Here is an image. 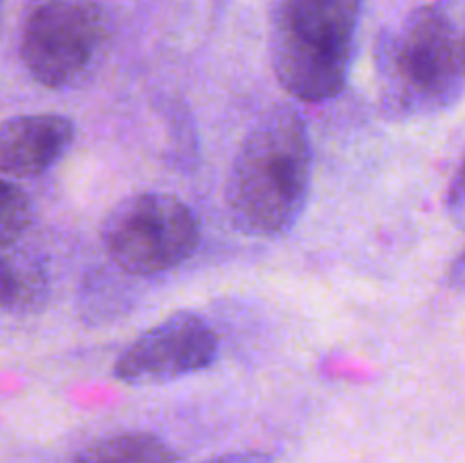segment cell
I'll list each match as a JSON object with an SVG mask.
<instances>
[{"label": "cell", "mask_w": 465, "mask_h": 463, "mask_svg": "<svg viewBox=\"0 0 465 463\" xmlns=\"http://www.w3.org/2000/svg\"><path fill=\"white\" fill-rule=\"evenodd\" d=\"M313 180L309 125L293 104L266 109L236 148L225 180L230 222L252 239H282L307 209Z\"/></svg>", "instance_id": "cell-1"}, {"label": "cell", "mask_w": 465, "mask_h": 463, "mask_svg": "<svg viewBox=\"0 0 465 463\" xmlns=\"http://www.w3.org/2000/svg\"><path fill=\"white\" fill-rule=\"evenodd\" d=\"M75 141V123L62 113H21L0 123V177L25 180L57 166Z\"/></svg>", "instance_id": "cell-7"}, {"label": "cell", "mask_w": 465, "mask_h": 463, "mask_svg": "<svg viewBox=\"0 0 465 463\" xmlns=\"http://www.w3.org/2000/svg\"><path fill=\"white\" fill-rule=\"evenodd\" d=\"M465 91V16L457 5L413 9L377 48V104L386 121L439 116Z\"/></svg>", "instance_id": "cell-2"}, {"label": "cell", "mask_w": 465, "mask_h": 463, "mask_svg": "<svg viewBox=\"0 0 465 463\" xmlns=\"http://www.w3.org/2000/svg\"><path fill=\"white\" fill-rule=\"evenodd\" d=\"M221 340L195 311H175L136 336L114 363V375L127 386H162L198 375L216 363Z\"/></svg>", "instance_id": "cell-6"}, {"label": "cell", "mask_w": 465, "mask_h": 463, "mask_svg": "<svg viewBox=\"0 0 465 463\" xmlns=\"http://www.w3.org/2000/svg\"><path fill=\"white\" fill-rule=\"evenodd\" d=\"M109 16L91 0H45L23 25L21 59L48 89H73L89 80L109 41Z\"/></svg>", "instance_id": "cell-5"}, {"label": "cell", "mask_w": 465, "mask_h": 463, "mask_svg": "<svg viewBox=\"0 0 465 463\" xmlns=\"http://www.w3.org/2000/svg\"><path fill=\"white\" fill-rule=\"evenodd\" d=\"M0 3H3V0H0Z\"/></svg>", "instance_id": "cell-14"}, {"label": "cell", "mask_w": 465, "mask_h": 463, "mask_svg": "<svg viewBox=\"0 0 465 463\" xmlns=\"http://www.w3.org/2000/svg\"><path fill=\"white\" fill-rule=\"evenodd\" d=\"M100 241L125 275L153 277L189 261L200 248L203 227L177 195L143 191L125 195L109 209Z\"/></svg>", "instance_id": "cell-4"}, {"label": "cell", "mask_w": 465, "mask_h": 463, "mask_svg": "<svg viewBox=\"0 0 465 463\" xmlns=\"http://www.w3.org/2000/svg\"><path fill=\"white\" fill-rule=\"evenodd\" d=\"M448 209L461 225H465V157L448 189Z\"/></svg>", "instance_id": "cell-11"}, {"label": "cell", "mask_w": 465, "mask_h": 463, "mask_svg": "<svg viewBox=\"0 0 465 463\" xmlns=\"http://www.w3.org/2000/svg\"><path fill=\"white\" fill-rule=\"evenodd\" d=\"M361 0H277L271 64L277 82L300 103L339 98L350 82Z\"/></svg>", "instance_id": "cell-3"}, {"label": "cell", "mask_w": 465, "mask_h": 463, "mask_svg": "<svg viewBox=\"0 0 465 463\" xmlns=\"http://www.w3.org/2000/svg\"><path fill=\"white\" fill-rule=\"evenodd\" d=\"M200 463H275V457L263 449H239V452L218 454Z\"/></svg>", "instance_id": "cell-12"}, {"label": "cell", "mask_w": 465, "mask_h": 463, "mask_svg": "<svg viewBox=\"0 0 465 463\" xmlns=\"http://www.w3.org/2000/svg\"><path fill=\"white\" fill-rule=\"evenodd\" d=\"M50 298V275L39 254L9 245L0 250V309L9 313H36Z\"/></svg>", "instance_id": "cell-8"}, {"label": "cell", "mask_w": 465, "mask_h": 463, "mask_svg": "<svg viewBox=\"0 0 465 463\" xmlns=\"http://www.w3.org/2000/svg\"><path fill=\"white\" fill-rule=\"evenodd\" d=\"M35 221V207L25 191L7 177H0V250L21 243Z\"/></svg>", "instance_id": "cell-10"}, {"label": "cell", "mask_w": 465, "mask_h": 463, "mask_svg": "<svg viewBox=\"0 0 465 463\" xmlns=\"http://www.w3.org/2000/svg\"><path fill=\"white\" fill-rule=\"evenodd\" d=\"M177 454L157 434L125 431L89 445L68 463H175Z\"/></svg>", "instance_id": "cell-9"}, {"label": "cell", "mask_w": 465, "mask_h": 463, "mask_svg": "<svg viewBox=\"0 0 465 463\" xmlns=\"http://www.w3.org/2000/svg\"><path fill=\"white\" fill-rule=\"evenodd\" d=\"M450 286H454L457 291H463L465 293V250L454 259L452 268H450V275H448Z\"/></svg>", "instance_id": "cell-13"}]
</instances>
